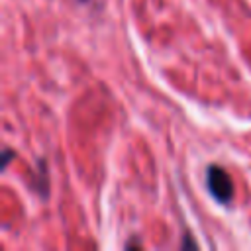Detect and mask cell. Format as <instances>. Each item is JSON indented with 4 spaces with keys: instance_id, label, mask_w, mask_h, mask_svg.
Wrapping results in <instances>:
<instances>
[{
    "instance_id": "cell-1",
    "label": "cell",
    "mask_w": 251,
    "mask_h": 251,
    "mask_svg": "<svg viewBox=\"0 0 251 251\" xmlns=\"http://www.w3.org/2000/svg\"><path fill=\"white\" fill-rule=\"evenodd\" d=\"M206 188L210 196L220 204H229L233 200V180L220 165H210L206 171Z\"/></svg>"
},
{
    "instance_id": "cell-2",
    "label": "cell",
    "mask_w": 251,
    "mask_h": 251,
    "mask_svg": "<svg viewBox=\"0 0 251 251\" xmlns=\"http://www.w3.org/2000/svg\"><path fill=\"white\" fill-rule=\"evenodd\" d=\"M14 157H16V153H14L12 149H4V153H2V165H0V169L4 171V169L8 167V163H10Z\"/></svg>"
},
{
    "instance_id": "cell-3",
    "label": "cell",
    "mask_w": 251,
    "mask_h": 251,
    "mask_svg": "<svg viewBox=\"0 0 251 251\" xmlns=\"http://www.w3.org/2000/svg\"><path fill=\"white\" fill-rule=\"evenodd\" d=\"M186 245H190V247H196V243L190 239V235H184V241H182V247H186Z\"/></svg>"
}]
</instances>
